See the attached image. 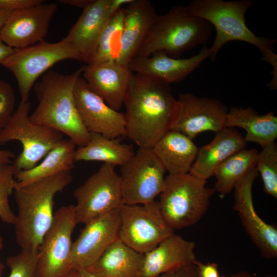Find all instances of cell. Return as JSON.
Listing matches in <instances>:
<instances>
[{"label": "cell", "mask_w": 277, "mask_h": 277, "mask_svg": "<svg viewBox=\"0 0 277 277\" xmlns=\"http://www.w3.org/2000/svg\"><path fill=\"white\" fill-rule=\"evenodd\" d=\"M251 0H193L186 7L193 15L208 22L216 31L210 48V59L214 62L217 54L229 42L241 41L255 46L262 55V60L272 67V77L267 86L277 88V54L273 49L276 39L259 37L247 26L245 14L253 4Z\"/></svg>", "instance_id": "7a4b0ae2"}, {"label": "cell", "mask_w": 277, "mask_h": 277, "mask_svg": "<svg viewBox=\"0 0 277 277\" xmlns=\"http://www.w3.org/2000/svg\"><path fill=\"white\" fill-rule=\"evenodd\" d=\"M118 239L144 254L174 233L161 211L158 202L123 204L120 212Z\"/></svg>", "instance_id": "9c48e42d"}, {"label": "cell", "mask_w": 277, "mask_h": 277, "mask_svg": "<svg viewBox=\"0 0 277 277\" xmlns=\"http://www.w3.org/2000/svg\"><path fill=\"white\" fill-rule=\"evenodd\" d=\"M76 277H99L88 269H74Z\"/></svg>", "instance_id": "60d3db41"}, {"label": "cell", "mask_w": 277, "mask_h": 277, "mask_svg": "<svg viewBox=\"0 0 277 277\" xmlns=\"http://www.w3.org/2000/svg\"><path fill=\"white\" fill-rule=\"evenodd\" d=\"M230 277H277L275 275L269 274L264 276H256L252 275L246 271H243L231 275Z\"/></svg>", "instance_id": "7bdbcfd3"}, {"label": "cell", "mask_w": 277, "mask_h": 277, "mask_svg": "<svg viewBox=\"0 0 277 277\" xmlns=\"http://www.w3.org/2000/svg\"><path fill=\"white\" fill-rule=\"evenodd\" d=\"M220 277H225L224 276H220Z\"/></svg>", "instance_id": "bcb514c9"}, {"label": "cell", "mask_w": 277, "mask_h": 277, "mask_svg": "<svg viewBox=\"0 0 277 277\" xmlns=\"http://www.w3.org/2000/svg\"><path fill=\"white\" fill-rule=\"evenodd\" d=\"M169 174L189 173L199 148L192 140L172 130L164 134L152 148Z\"/></svg>", "instance_id": "cb8c5ba5"}, {"label": "cell", "mask_w": 277, "mask_h": 277, "mask_svg": "<svg viewBox=\"0 0 277 277\" xmlns=\"http://www.w3.org/2000/svg\"><path fill=\"white\" fill-rule=\"evenodd\" d=\"M57 9L54 3H43L13 12L0 31V39L14 49L44 41Z\"/></svg>", "instance_id": "e0dca14e"}, {"label": "cell", "mask_w": 277, "mask_h": 277, "mask_svg": "<svg viewBox=\"0 0 277 277\" xmlns=\"http://www.w3.org/2000/svg\"><path fill=\"white\" fill-rule=\"evenodd\" d=\"M77 224L74 205L62 206L38 249L39 277H66L73 270L71 237Z\"/></svg>", "instance_id": "7c38bea8"}, {"label": "cell", "mask_w": 277, "mask_h": 277, "mask_svg": "<svg viewBox=\"0 0 277 277\" xmlns=\"http://www.w3.org/2000/svg\"><path fill=\"white\" fill-rule=\"evenodd\" d=\"M92 1L93 0H60L58 2L62 4L84 9L90 4Z\"/></svg>", "instance_id": "ab89813d"}, {"label": "cell", "mask_w": 277, "mask_h": 277, "mask_svg": "<svg viewBox=\"0 0 277 277\" xmlns=\"http://www.w3.org/2000/svg\"><path fill=\"white\" fill-rule=\"evenodd\" d=\"M16 170L12 164H0V219L14 225L16 214L12 210L9 197L14 190Z\"/></svg>", "instance_id": "1f68e13d"}, {"label": "cell", "mask_w": 277, "mask_h": 277, "mask_svg": "<svg viewBox=\"0 0 277 277\" xmlns=\"http://www.w3.org/2000/svg\"><path fill=\"white\" fill-rule=\"evenodd\" d=\"M143 254L117 239L88 269L99 277H138Z\"/></svg>", "instance_id": "4316f807"}, {"label": "cell", "mask_w": 277, "mask_h": 277, "mask_svg": "<svg viewBox=\"0 0 277 277\" xmlns=\"http://www.w3.org/2000/svg\"><path fill=\"white\" fill-rule=\"evenodd\" d=\"M43 0H0V10L15 12L44 3Z\"/></svg>", "instance_id": "e575fe53"}, {"label": "cell", "mask_w": 277, "mask_h": 277, "mask_svg": "<svg viewBox=\"0 0 277 277\" xmlns=\"http://www.w3.org/2000/svg\"><path fill=\"white\" fill-rule=\"evenodd\" d=\"M14 48H11L5 44L0 39V64L6 60L14 52Z\"/></svg>", "instance_id": "74e56055"}, {"label": "cell", "mask_w": 277, "mask_h": 277, "mask_svg": "<svg viewBox=\"0 0 277 277\" xmlns=\"http://www.w3.org/2000/svg\"><path fill=\"white\" fill-rule=\"evenodd\" d=\"M74 97L81 121L89 133L111 139L126 136L124 113L109 106L81 76L74 85Z\"/></svg>", "instance_id": "9a60e30c"}, {"label": "cell", "mask_w": 277, "mask_h": 277, "mask_svg": "<svg viewBox=\"0 0 277 277\" xmlns=\"http://www.w3.org/2000/svg\"><path fill=\"white\" fill-rule=\"evenodd\" d=\"M90 133L88 143L76 149L75 161H101L121 167L135 153L132 145L121 143L118 138L111 139L100 134Z\"/></svg>", "instance_id": "83f0119b"}, {"label": "cell", "mask_w": 277, "mask_h": 277, "mask_svg": "<svg viewBox=\"0 0 277 277\" xmlns=\"http://www.w3.org/2000/svg\"><path fill=\"white\" fill-rule=\"evenodd\" d=\"M13 12L0 10V31Z\"/></svg>", "instance_id": "b9f144b4"}, {"label": "cell", "mask_w": 277, "mask_h": 277, "mask_svg": "<svg viewBox=\"0 0 277 277\" xmlns=\"http://www.w3.org/2000/svg\"><path fill=\"white\" fill-rule=\"evenodd\" d=\"M259 152L256 168L262 177L264 191L277 199V145L275 142L263 147Z\"/></svg>", "instance_id": "4dcf8cb0"}, {"label": "cell", "mask_w": 277, "mask_h": 277, "mask_svg": "<svg viewBox=\"0 0 277 277\" xmlns=\"http://www.w3.org/2000/svg\"><path fill=\"white\" fill-rule=\"evenodd\" d=\"M119 212L109 213L85 224L72 242L71 261L73 269L90 268L118 239Z\"/></svg>", "instance_id": "2e32d148"}, {"label": "cell", "mask_w": 277, "mask_h": 277, "mask_svg": "<svg viewBox=\"0 0 277 277\" xmlns=\"http://www.w3.org/2000/svg\"><path fill=\"white\" fill-rule=\"evenodd\" d=\"M210 55V48L207 46H204L197 54L186 58H174L159 52L148 56L135 57L129 67L133 73L151 76L170 84L184 80Z\"/></svg>", "instance_id": "ffe728a7"}, {"label": "cell", "mask_w": 277, "mask_h": 277, "mask_svg": "<svg viewBox=\"0 0 277 277\" xmlns=\"http://www.w3.org/2000/svg\"><path fill=\"white\" fill-rule=\"evenodd\" d=\"M125 9L121 8L110 18L99 39L95 51L87 65L117 62L121 54Z\"/></svg>", "instance_id": "f546056e"}, {"label": "cell", "mask_w": 277, "mask_h": 277, "mask_svg": "<svg viewBox=\"0 0 277 277\" xmlns=\"http://www.w3.org/2000/svg\"><path fill=\"white\" fill-rule=\"evenodd\" d=\"M189 173L169 174L159 202L165 219L175 230L194 225L205 215L214 188Z\"/></svg>", "instance_id": "8992f818"}, {"label": "cell", "mask_w": 277, "mask_h": 277, "mask_svg": "<svg viewBox=\"0 0 277 277\" xmlns=\"http://www.w3.org/2000/svg\"><path fill=\"white\" fill-rule=\"evenodd\" d=\"M82 67L70 74L49 70L34 86L37 105L29 115L30 121L67 135L78 147L86 145L90 133L79 115L74 87L82 74Z\"/></svg>", "instance_id": "3957f363"}, {"label": "cell", "mask_w": 277, "mask_h": 277, "mask_svg": "<svg viewBox=\"0 0 277 277\" xmlns=\"http://www.w3.org/2000/svg\"><path fill=\"white\" fill-rule=\"evenodd\" d=\"M256 167L251 168L236 183L234 189L233 210L236 211L247 234L267 259L277 258V228L264 221L254 207L252 189L258 176Z\"/></svg>", "instance_id": "4fadbf2b"}, {"label": "cell", "mask_w": 277, "mask_h": 277, "mask_svg": "<svg viewBox=\"0 0 277 277\" xmlns=\"http://www.w3.org/2000/svg\"><path fill=\"white\" fill-rule=\"evenodd\" d=\"M194 242L172 234L152 250L143 254L138 277H157L197 260Z\"/></svg>", "instance_id": "44dd1931"}, {"label": "cell", "mask_w": 277, "mask_h": 277, "mask_svg": "<svg viewBox=\"0 0 277 277\" xmlns=\"http://www.w3.org/2000/svg\"><path fill=\"white\" fill-rule=\"evenodd\" d=\"M157 277H198V275L195 265L190 264Z\"/></svg>", "instance_id": "8d00e7d4"}, {"label": "cell", "mask_w": 277, "mask_h": 277, "mask_svg": "<svg viewBox=\"0 0 277 277\" xmlns=\"http://www.w3.org/2000/svg\"><path fill=\"white\" fill-rule=\"evenodd\" d=\"M166 170L152 148L138 147L121 166L124 204H144L155 201L165 185Z\"/></svg>", "instance_id": "8fae6325"}, {"label": "cell", "mask_w": 277, "mask_h": 277, "mask_svg": "<svg viewBox=\"0 0 277 277\" xmlns=\"http://www.w3.org/2000/svg\"><path fill=\"white\" fill-rule=\"evenodd\" d=\"M72 180L70 171H66L14 189L15 234L21 249H38L53 221L54 197Z\"/></svg>", "instance_id": "277c9868"}, {"label": "cell", "mask_w": 277, "mask_h": 277, "mask_svg": "<svg viewBox=\"0 0 277 277\" xmlns=\"http://www.w3.org/2000/svg\"><path fill=\"white\" fill-rule=\"evenodd\" d=\"M80 58L66 37L57 43L45 41L37 44L14 49L2 64L16 78L21 102L28 101L29 94L36 80L57 63Z\"/></svg>", "instance_id": "ba28073f"}, {"label": "cell", "mask_w": 277, "mask_h": 277, "mask_svg": "<svg viewBox=\"0 0 277 277\" xmlns=\"http://www.w3.org/2000/svg\"><path fill=\"white\" fill-rule=\"evenodd\" d=\"M83 67V78L91 89L111 108L119 111L134 73L129 66L108 61Z\"/></svg>", "instance_id": "d6986e66"}, {"label": "cell", "mask_w": 277, "mask_h": 277, "mask_svg": "<svg viewBox=\"0 0 277 277\" xmlns=\"http://www.w3.org/2000/svg\"><path fill=\"white\" fill-rule=\"evenodd\" d=\"M125 9L121 52L117 62L129 66L136 56L158 14L148 0H132Z\"/></svg>", "instance_id": "7402d4cb"}, {"label": "cell", "mask_w": 277, "mask_h": 277, "mask_svg": "<svg viewBox=\"0 0 277 277\" xmlns=\"http://www.w3.org/2000/svg\"><path fill=\"white\" fill-rule=\"evenodd\" d=\"M13 159H15L13 152L8 150L0 149V164H11Z\"/></svg>", "instance_id": "f35d334b"}, {"label": "cell", "mask_w": 277, "mask_h": 277, "mask_svg": "<svg viewBox=\"0 0 277 277\" xmlns=\"http://www.w3.org/2000/svg\"><path fill=\"white\" fill-rule=\"evenodd\" d=\"M66 277H76L75 271L73 269L68 275Z\"/></svg>", "instance_id": "f6af8a7d"}, {"label": "cell", "mask_w": 277, "mask_h": 277, "mask_svg": "<svg viewBox=\"0 0 277 277\" xmlns=\"http://www.w3.org/2000/svg\"><path fill=\"white\" fill-rule=\"evenodd\" d=\"M115 167L104 163L74 191L77 224H85L109 213L120 210L124 204L121 178Z\"/></svg>", "instance_id": "30bf717a"}, {"label": "cell", "mask_w": 277, "mask_h": 277, "mask_svg": "<svg viewBox=\"0 0 277 277\" xmlns=\"http://www.w3.org/2000/svg\"><path fill=\"white\" fill-rule=\"evenodd\" d=\"M4 246V242L2 236H0V251L2 249ZM5 266L0 261V277L3 275V271Z\"/></svg>", "instance_id": "ee69618b"}, {"label": "cell", "mask_w": 277, "mask_h": 277, "mask_svg": "<svg viewBox=\"0 0 277 277\" xmlns=\"http://www.w3.org/2000/svg\"><path fill=\"white\" fill-rule=\"evenodd\" d=\"M111 0H93L83 9L82 14L65 37L80 61L87 64L93 56L107 23L115 13Z\"/></svg>", "instance_id": "ac0fdd59"}, {"label": "cell", "mask_w": 277, "mask_h": 277, "mask_svg": "<svg viewBox=\"0 0 277 277\" xmlns=\"http://www.w3.org/2000/svg\"><path fill=\"white\" fill-rule=\"evenodd\" d=\"M226 125L244 129L246 142L255 143L262 147L275 142L277 137V116L272 111L260 114L251 107H232L228 110Z\"/></svg>", "instance_id": "d4e9b609"}, {"label": "cell", "mask_w": 277, "mask_h": 277, "mask_svg": "<svg viewBox=\"0 0 277 277\" xmlns=\"http://www.w3.org/2000/svg\"><path fill=\"white\" fill-rule=\"evenodd\" d=\"M177 101V112L171 130L193 140L201 132L216 133L227 127L228 109L221 101L181 93Z\"/></svg>", "instance_id": "5bb4252c"}, {"label": "cell", "mask_w": 277, "mask_h": 277, "mask_svg": "<svg viewBox=\"0 0 277 277\" xmlns=\"http://www.w3.org/2000/svg\"><path fill=\"white\" fill-rule=\"evenodd\" d=\"M258 151L244 149L228 157L215 170L214 189L222 194L230 193L236 183L251 168L256 166Z\"/></svg>", "instance_id": "f1b7e54d"}, {"label": "cell", "mask_w": 277, "mask_h": 277, "mask_svg": "<svg viewBox=\"0 0 277 277\" xmlns=\"http://www.w3.org/2000/svg\"><path fill=\"white\" fill-rule=\"evenodd\" d=\"M76 144L71 139H63L45 156L41 163L15 175L14 189L63 171H71L75 161Z\"/></svg>", "instance_id": "484cf974"}, {"label": "cell", "mask_w": 277, "mask_h": 277, "mask_svg": "<svg viewBox=\"0 0 277 277\" xmlns=\"http://www.w3.org/2000/svg\"><path fill=\"white\" fill-rule=\"evenodd\" d=\"M30 102L19 103L6 126L0 131V145L18 141L22 151L12 164L16 172L35 166L48 152L63 139V134L48 127L32 122Z\"/></svg>", "instance_id": "52a82bcc"}, {"label": "cell", "mask_w": 277, "mask_h": 277, "mask_svg": "<svg viewBox=\"0 0 277 277\" xmlns=\"http://www.w3.org/2000/svg\"><path fill=\"white\" fill-rule=\"evenodd\" d=\"M213 140L199 148L189 173L206 180L213 176L216 168L232 154L245 149L244 137L234 128L226 127L215 133Z\"/></svg>", "instance_id": "603a6c76"}, {"label": "cell", "mask_w": 277, "mask_h": 277, "mask_svg": "<svg viewBox=\"0 0 277 277\" xmlns=\"http://www.w3.org/2000/svg\"><path fill=\"white\" fill-rule=\"evenodd\" d=\"M37 261L38 249H21L19 253L6 259L10 270L8 277H39Z\"/></svg>", "instance_id": "d6a6232c"}, {"label": "cell", "mask_w": 277, "mask_h": 277, "mask_svg": "<svg viewBox=\"0 0 277 277\" xmlns=\"http://www.w3.org/2000/svg\"><path fill=\"white\" fill-rule=\"evenodd\" d=\"M212 29L208 22L192 15L186 7L175 6L166 14L158 15L136 56L162 52L180 58L184 52L206 44Z\"/></svg>", "instance_id": "5b68a950"}, {"label": "cell", "mask_w": 277, "mask_h": 277, "mask_svg": "<svg viewBox=\"0 0 277 277\" xmlns=\"http://www.w3.org/2000/svg\"><path fill=\"white\" fill-rule=\"evenodd\" d=\"M15 94L12 86L0 80V131L9 122L13 112Z\"/></svg>", "instance_id": "836d02e7"}, {"label": "cell", "mask_w": 277, "mask_h": 277, "mask_svg": "<svg viewBox=\"0 0 277 277\" xmlns=\"http://www.w3.org/2000/svg\"><path fill=\"white\" fill-rule=\"evenodd\" d=\"M195 265L198 277H220L218 264L215 263H203L196 260Z\"/></svg>", "instance_id": "d590c367"}, {"label": "cell", "mask_w": 277, "mask_h": 277, "mask_svg": "<svg viewBox=\"0 0 277 277\" xmlns=\"http://www.w3.org/2000/svg\"><path fill=\"white\" fill-rule=\"evenodd\" d=\"M124 105L126 136L148 148L171 130L178 107L170 84L138 73H133Z\"/></svg>", "instance_id": "6da1fadb"}]
</instances>
